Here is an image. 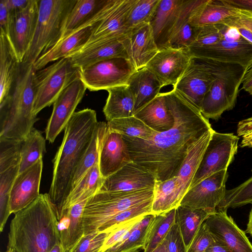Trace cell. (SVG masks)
Returning <instances> with one entry per match:
<instances>
[{
  "label": "cell",
  "instance_id": "cell-1",
  "mask_svg": "<svg viewBox=\"0 0 252 252\" xmlns=\"http://www.w3.org/2000/svg\"><path fill=\"white\" fill-rule=\"evenodd\" d=\"M163 94L173 126L147 140L123 135L131 160L153 174L157 181L175 176L189 147L213 129L200 110L177 91Z\"/></svg>",
  "mask_w": 252,
  "mask_h": 252
},
{
  "label": "cell",
  "instance_id": "cell-2",
  "mask_svg": "<svg viewBox=\"0 0 252 252\" xmlns=\"http://www.w3.org/2000/svg\"><path fill=\"white\" fill-rule=\"evenodd\" d=\"M98 122L94 110L75 112L64 128V136L53 159L52 180L49 192L58 218L71 190L75 171L87 151Z\"/></svg>",
  "mask_w": 252,
  "mask_h": 252
},
{
  "label": "cell",
  "instance_id": "cell-3",
  "mask_svg": "<svg viewBox=\"0 0 252 252\" xmlns=\"http://www.w3.org/2000/svg\"><path fill=\"white\" fill-rule=\"evenodd\" d=\"M8 236L7 250L13 252H50L61 243L57 210L48 193L15 214Z\"/></svg>",
  "mask_w": 252,
  "mask_h": 252
},
{
  "label": "cell",
  "instance_id": "cell-4",
  "mask_svg": "<svg viewBox=\"0 0 252 252\" xmlns=\"http://www.w3.org/2000/svg\"><path fill=\"white\" fill-rule=\"evenodd\" d=\"M35 72L33 64L20 63L9 96L0 103V137L23 141L38 120L33 113Z\"/></svg>",
  "mask_w": 252,
  "mask_h": 252
},
{
  "label": "cell",
  "instance_id": "cell-5",
  "mask_svg": "<svg viewBox=\"0 0 252 252\" xmlns=\"http://www.w3.org/2000/svg\"><path fill=\"white\" fill-rule=\"evenodd\" d=\"M193 58L205 66L214 78L202 101L200 111L206 119L217 121L224 111L235 106L247 68L237 64Z\"/></svg>",
  "mask_w": 252,
  "mask_h": 252
},
{
  "label": "cell",
  "instance_id": "cell-6",
  "mask_svg": "<svg viewBox=\"0 0 252 252\" xmlns=\"http://www.w3.org/2000/svg\"><path fill=\"white\" fill-rule=\"evenodd\" d=\"M76 0H38L34 32L21 63L33 64L59 41L66 18Z\"/></svg>",
  "mask_w": 252,
  "mask_h": 252
},
{
  "label": "cell",
  "instance_id": "cell-7",
  "mask_svg": "<svg viewBox=\"0 0 252 252\" xmlns=\"http://www.w3.org/2000/svg\"><path fill=\"white\" fill-rule=\"evenodd\" d=\"M154 189L131 191H98L87 201L83 215L84 235L97 231L117 214L152 200Z\"/></svg>",
  "mask_w": 252,
  "mask_h": 252
},
{
  "label": "cell",
  "instance_id": "cell-8",
  "mask_svg": "<svg viewBox=\"0 0 252 252\" xmlns=\"http://www.w3.org/2000/svg\"><path fill=\"white\" fill-rule=\"evenodd\" d=\"M80 77V69L68 58L36 71L33 114L37 116L43 109L53 104L63 90Z\"/></svg>",
  "mask_w": 252,
  "mask_h": 252
},
{
  "label": "cell",
  "instance_id": "cell-9",
  "mask_svg": "<svg viewBox=\"0 0 252 252\" xmlns=\"http://www.w3.org/2000/svg\"><path fill=\"white\" fill-rule=\"evenodd\" d=\"M239 140L233 133L213 130L190 188L216 173L227 170L237 153Z\"/></svg>",
  "mask_w": 252,
  "mask_h": 252
},
{
  "label": "cell",
  "instance_id": "cell-10",
  "mask_svg": "<svg viewBox=\"0 0 252 252\" xmlns=\"http://www.w3.org/2000/svg\"><path fill=\"white\" fill-rule=\"evenodd\" d=\"M136 70L129 60L115 58L80 69V79L91 91L107 90L127 85L129 78Z\"/></svg>",
  "mask_w": 252,
  "mask_h": 252
},
{
  "label": "cell",
  "instance_id": "cell-11",
  "mask_svg": "<svg viewBox=\"0 0 252 252\" xmlns=\"http://www.w3.org/2000/svg\"><path fill=\"white\" fill-rule=\"evenodd\" d=\"M38 0H29L24 8L10 12L5 34L20 63L31 43L37 23Z\"/></svg>",
  "mask_w": 252,
  "mask_h": 252
},
{
  "label": "cell",
  "instance_id": "cell-12",
  "mask_svg": "<svg viewBox=\"0 0 252 252\" xmlns=\"http://www.w3.org/2000/svg\"><path fill=\"white\" fill-rule=\"evenodd\" d=\"M86 90L85 85L78 78L63 90L55 100L45 129L46 139L50 143H53L64 129Z\"/></svg>",
  "mask_w": 252,
  "mask_h": 252
},
{
  "label": "cell",
  "instance_id": "cell-13",
  "mask_svg": "<svg viewBox=\"0 0 252 252\" xmlns=\"http://www.w3.org/2000/svg\"><path fill=\"white\" fill-rule=\"evenodd\" d=\"M227 170L216 173L190 188L180 205L215 212L224 198Z\"/></svg>",
  "mask_w": 252,
  "mask_h": 252
},
{
  "label": "cell",
  "instance_id": "cell-14",
  "mask_svg": "<svg viewBox=\"0 0 252 252\" xmlns=\"http://www.w3.org/2000/svg\"><path fill=\"white\" fill-rule=\"evenodd\" d=\"M188 51L192 58L237 64L247 68L252 61V45L242 36L233 39L223 36L212 46Z\"/></svg>",
  "mask_w": 252,
  "mask_h": 252
},
{
  "label": "cell",
  "instance_id": "cell-15",
  "mask_svg": "<svg viewBox=\"0 0 252 252\" xmlns=\"http://www.w3.org/2000/svg\"><path fill=\"white\" fill-rule=\"evenodd\" d=\"M192 58L188 49L169 47L159 50L145 67L163 87L173 86L186 70Z\"/></svg>",
  "mask_w": 252,
  "mask_h": 252
},
{
  "label": "cell",
  "instance_id": "cell-16",
  "mask_svg": "<svg viewBox=\"0 0 252 252\" xmlns=\"http://www.w3.org/2000/svg\"><path fill=\"white\" fill-rule=\"evenodd\" d=\"M218 210L211 214L204 223L215 238L232 252H252V244L245 232L227 214Z\"/></svg>",
  "mask_w": 252,
  "mask_h": 252
},
{
  "label": "cell",
  "instance_id": "cell-17",
  "mask_svg": "<svg viewBox=\"0 0 252 252\" xmlns=\"http://www.w3.org/2000/svg\"><path fill=\"white\" fill-rule=\"evenodd\" d=\"M117 1L76 0L66 18L59 41L82 28L100 22L109 13Z\"/></svg>",
  "mask_w": 252,
  "mask_h": 252
},
{
  "label": "cell",
  "instance_id": "cell-18",
  "mask_svg": "<svg viewBox=\"0 0 252 252\" xmlns=\"http://www.w3.org/2000/svg\"><path fill=\"white\" fill-rule=\"evenodd\" d=\"M214 78L208 69L193 58L174 89L200 110L202 101L209 91Z\"/></svg>",
  "mask_w": 252,
  "mask_h": 252
},
{
  "label": "cell",
  "instance_id": "cell-19",
  "mask_svg": "<svg viewBox=\"0 0 252 252\" xmlns=\"http://www.w3.org/2000/svg\"><path fill=\"white\" fill-rule=\"evenodd\" d=\"M156 183L153 174L132 161L104 179L99 191H131L154 189Z\"/></svg>",
  "mask_w": 252,
  "mask_h": 252
},
{
  "label": "cell",
  "instance_id": "cell-20",
  "mask_svg": "<svg viewBox=\"0 0 252 252\" xmlns=\"http://www.w3.org/2000/svg\"><path fill=\"white\" fill-rule=\"evenodd\" d=\"M185 1L160 0L149 24L159 51L170 47V41Z\"/></svg>",
  "mask_w": 252,
  "mask_h": 252
},
{
  "label": "cell",
  "instance_id": "cell-21",
  "mask_svg": "<svg viewBox=\"0 0 252 252\" xmlns=\"http://www.w3.org/2000/svg\"><path fill=\"white\" fill-rule=\"evenodd\" d=\"M42 169L41 158L31 167L18 174L11 191V214H16L25 208L39 197Z\"/></svg>",
  "mask_w": 252,
  "mask_h": 252
},
{
  "label": "cell",
  "instance_id": "cell-22",
  "mask_svg": "<svg viewBox=\"0 0 252 252\" xmlns=\"http://www.w3.org/2000/svg\"><path fill=\"white\" fill-rule=\"evenodd\" d=\"M131 161L123 135L109 129L107 126L99 155L98 165L102 177L106 178Z\"/></svg>",
  "mask_w": 252,
  "mask_h": 252
},
{
  "label": "cell",
  "instance_id": "cell-23",
  "mask_svg": "<svg viewBox=\"0 0 252 252\" xmlns=\"http://www.w3.org/2000/svg\"><path fill=\"white\" fill-rule=\"evenodd\" d=\"M124 44L128 60L136 70L145 67L159 51L149 24L130 30L124 39Z\"/></svg>",
  "mask_w": 252,
  "mask_h": 252
},
{
  "label": "cell",
  "instance_id": "cell-24",
  "mask_svg": "<svg viewBox=\"0 0 252 252\" xmlns=\"http://www.w3.org/2000/svg\"><path fill=\"white\" fill-rule=\"evenodd\" d=\"M126 34L86 45L66 58H69L72 64L80 69L109 59L123 58L128 60L124 44Z\"/></svg>",
  "mask_w": 252,
  "mask_h": 252
},
{
  "label": "cell",
  "instance_id": "cell-25",
  "mask_svg": "<svg viewBox=\"0 0 252 252\" xmlns=\"http://www.w3.org/2000/svg\"><path fill=\"white\" fill-rule=\"evenodd\" d=\"M137 0H117L106 16L97 25L85 45L126 35L128 15Z\"/></svg>",
  "mask_w": 252,
  "mask_h": 252
},
{
  "label": "cell",
  "instance_id": "cell-26",
  "mask_svg": "<svg viewBox=\"0 0 252 252\" xmlns=\"http://www.w3.org/2000/svg\"><path fill=\"white\" fill-rule=\"evenodd\" d=\"M98 23L82 28L60 40L35 62L33 64L34 69L39 70L51 62L67 57L81 50L90 40Z\"/></svg>",
  "mask_w": 252,
  "mask_h": 252
},
{
  "label": "cell",
  "instance_id": "cell-27",
  "mask_svg": "<svg viewBox=\"0 0 252 252\" xmlns=\"http://www.w3.org/2000/svg\"><path fill=\"white\" fill-rule=\"evenodd\" d=\"M241 11L224 0H205L192 14L190 23L197 28L224 25Z\"/></svg>",
  "mask_w": 252,
  "mask_h": 252
},
{
  "label": "cell",
  "instance_id": "cell-28",
  "mask_svg": "<svg viewBox=\"0 0 252 252\" xmlns=\"http://www.w3.org/2000/svg\"><path fill=\"white\" fill-rule=\"evenodd\" d=\"M134 100V114L154 100L163 87L157 77L146 67L135 71L127 84Z\"/></svg>",
  "mask_w": 252,
  "mask_h": 252
},
{
  "label": "cell",
  "instance_id": "cell-29",
  "mask_svg": "<svg viewBox=\"0 0 252 252\" xmlns=\"http://www.w3.org/2000/svg\"><path fill=\"white\" fill-rule=\"evenodd\" d=\"M213 130L212 129L205 133L189 147L175 175L178 178L180 194L182 199L190 188Z\"/></svg>",
  "mask_w": 252,
  "mask_h": 252
},
{
  "label": "cell",
  "instance_id": "cell-30",
  "mask_svg": "<svg viewBox=\"0 0 252 252\" xmlns=\"http://www.w3.org/2000/svg\"><path fill=\"white\" fill-rule=\"evenodd\" d=\"M19 62L6 34H0V103L9 96L16 78Z\"/></svg>",
  "mask_w": 252,
  "mask_h": 252
},
{
  "label": "cell",
  "instance_id": "cell-31",
  "mask_svg": "<svg viewBox=\"0 0 252 252\" xmlns=\"http://www.w3.org/2000/svg\"><path fill=\"white\" fill-rule=\"evenodd\" d=\"M134 116L158 132L169 130L174 124L173 116L167 107L163 93H160Z\"/></svg>",
  "mask_w": 252,
  "mask_h": 252
},
{
  "label": "cell",
  "instance_id": "cell-32",
  "mask_svg": "<svg viewBox=\"0 0 252 252\" xmlns=\"http://www.w3.org/2000/svg\"><path fill=\"white\" fill-rule=\"evenodd\" d=\"M205 0H186L184 7L174 28L169 47L188 49L195 40L198 28L190 23V18L194 10Z\"/></svg>",
  "mask_w": 252,
  "mask_h": 252
},
{
  "label": "cell",
  "instance_id": "cell-33",
  "mask_svg": "<svg viewBox=\"0 0 252 252\" xmlns=\"http://www.w3.org/2000/svg\"><path fill=\"white\" fill-rule=\"evenodd\" d=\"M106 91L108 96L103 111L107 122L134 116V98L127 85L115 87Z\"/></svg>",
  "mask_w": 252,
  "mask_h": 252
},
{
  "label": "cell",
  "instance_id": "cell-34",
  "mask_svg": "<svg viewBox=\"0 0 252 252\" xmlns=\"http://www.w3.org/2000/svg\"><path fill=\"white\" fill-rule=\"evenodd\" d=\"M178 178L175 176L164 181H157L152 204V214L159 215L176 209L182 200Z\"/></svg>",
  "mask_w": 252,
  "mask_h": 252
},
{
  "label": "cell",
  "instance_id": "cell-35",
  "mask_svg": "<svg viewBox=\"0 0 252 252\" xmlns=\"http://www.w3.org/2000/svg\"><path fill=\"white\" fill-rule=\"evenodd\" d=\"M213 212L181 205L176 209V222L180 229L188 249L201 224Z\"/></svg>",
  "mask_w": 252,
  "mask_h": 252
},
{
  "label": "cell",
  "instance_id": "cell-36",
  "mask_svg": "<svg viewBox=\"0 0 252 252\" xmlns=\"http://www.w3.org/2000/svg\"><path fill=\"white\" fill-rule=\"evenodd\" d=\"M107 129L106 123L98 122L92 141L75 171L71 191L79 184L89 170L98 162L100 144Z\"/></svg>",
  "mask_w": 252,
  "mask_h": 252
},
{
  "label": "cell",
  "instance_id": "cell-37",
  "mask_svg": "<svg viewBox=\"0 0 252 252\" xmlns=\"http://www.w3.org/2000/svg\"><path fill=\"white\" fill-rule=\"evenodd\" d=\"M176 209L155 215L147 232L143 249L152 252L164 239L170 227L175 223Z\"/></svg>",
  "mask_w": 252,
  "mask_h": 252
},
{
  "label": "cell",
  "instance_id": "cell-38",
  "mask_svg": "<svg viewBox=\"0 0 252 252\" xmlns=\"http://www.w3.org/2000/svg\"><path fill=\"white\" fill-rule=\"evenodd\" d=\"M45 152V139L41 132L33 127L22 142L19 174L42 158Z\"/></svg>",
  "mask_w": 252,
  "mask_h": 252
},
{
  "label": "cell",
  "instance_id": "cell-39",
  "mask_svg": "<svg viewBox=\"0 0 252 252\" xmlns=\"http://www.w3.org/2000/svg\"><path fill=\"white\" fill-rule=\"evenodd\" d=\"M154 217L152 214L145 216L122 241L105 252H138L143 249L147 232Z\"/></svg>",
  "mask_w": 252,
  "mask_h": 252
},
{
  "label": "cell",
  "instance_id": "cell-40",
  "mask_svg": "<svg viewBox=\"0 0 252 252\" xmlns=\"http://www.w3.org/2000/svg\"><path fill=\"white\" fill-rule=\"evenodd\" d=\"M104 180L98 162L89 170L79 184L70 192L63 206L79 200L89 199L99 190Z\"/></svg>",
  "mask_w": 252,
  "mask_h": 252
},
{
  "label": "cell",
  "instance_id": "cell-41",
  "mask_svg": "<svg viewBox=\"0 0 252 252\" xmlns=\"http://www.w3.org/2000/svg\"><path fill=\"white\" fill-rule=\"evenodd\" d=\"M109 129L122 135L147 140L158 132L147 126L143 121L134 116L117 119L107 122Z\"/></svg>",
  "mask_w": 252,
  "mask_h": 252
},
{
  "label": "cell",
  "instance_id": "cell-42",
  "mask_svg": "<svg viewBox=\"0 0 252 252\" xmlns=\"http://www.w3.org/2000/svg\"><path fill=\"white\" fill-rule=\"evenodd\" d=\"M19 165L0 173V230L4 229L11 214L10 194L13 183L19 174Z\"/></svg>",
  "mask_w": 252,
  "mask_h": 252
},
{
  "label": "cell",
  "instance_id": "cell-43",
  "mask_svg": "<svg viewBox=\"0 0 252 252\" xmlns=\"http://www.w3.org/2000/svg\"><path fill=\"white\" fill-rule=\"evenodd\" d=\"M248 204H252V176L238 186L226 189L224 198L217 209L227 211Z\"/></svg>",
  "mask_w": 252,
  "mask_h": 252
},
{
  "label": "cell",
  "instance_id": "cell-44",
  "mask_svg": "<svg viewBox=\"0 0 252 252\" xmlns=\"http://www.w3.org/2000/svg\"><path fill=\"white\" fill-rule=\"evenodd\" d=\"M160 0H137L131 9L126 22L129 32L142 24H150Z\"/></svg>",
  "mask_w": 252,
  "mask_h": 252
},
{
  "label": "cell",
  "instance_id": "cell-45",
  "mask_svg": "<svg viewBox=\"0 0 252 252\" xmlns=\"http://www.w3.org/2000/svg\"><path fill=\"white\" fill-rule=\"evenodd\" d=\"M22 142L0 137V173L20 165Z\"/></svg>",
  "mask_w": 252,
  "mask_h": 252
},
{
  "label": "cell",
  "instance_id": "cell-46",
  "mask_svg": "<svg viewBox=\"0 0 252 252\" xmlns=\"http://www.w3.org/2000/svg\"><path fill=\"white\" fill-rule=\"evenodd\" d=\"M153 200L134 206L117 214L101 226L97 231L109 232L120 223L140 216L152 214Z\"/></svg>",
  "mask_w": 252,
  "mask_h": 252
},
{
  "label": "cell",
  "instance_id": "cell-47",
  "mask_svg": "<svg viewBox=\"0 0 252 252\" xmlns=\"http://www.w3.org/2000/svg\"><path fill=\"white\" fill-rule=\"evenodd\" d=\"M223 38L222 25H211L198 28L196 38L188 49L212 46Z\"/></svg>",
  "mask_w": 252,
  "mask_h": 252
},
{
  "label": "cell",
  "instance_id": "cell-48",
  "mask_svg": "<svg viewBox=\"0 0 252 252\" xmlns=\"http://www.w3.org/2000/svg\"><path fill=\"white\" fill-rule=\"evenodd\" d=\"M109 233L96 231L84 235L69 252H100Z\"/></svg>",
  "mask_w": 252,
  "mask_h": 252
},
{
  "label": "cell",
  "instance_id": "cell-49",
  "mask_svg": "<svg viewBox=\"0 0 252 252\" xmlns=\"http://www.w3.org/2000/svg\"><path fill=\"white\" fill-rule=\"evenodd\" d=\"M145 216H140L135 219L119 224L115 227L106 238L101 249L100 252H105L107 250L122 241L132 228Z\"/></svg>",
  "mask_w": 252,
  "mask_h": 252
},
{
  "label": "cell",
  "instance_id": "cell-50",
  "mask_svg": "<svg viewBox=\"0 0 252 252\" xmlns=\"http://www.w3.org/2000/svg\"><path fill=\"white\" fill-rule=\"evenodd\" d=\"M223 25L234 28L242 37L252 45V13L242 10L239 15Z\"/></svg>",
  "mask_w": 252,
  "mask_h": 252
},
{
  "label": "cell",
  "instance_id": "cell-51",
  "mask_svg": "<svg viewBox=\"0 0 252 252\" xmlns=\"http://www.w3.org/2000/svg\"><path fill=\"white\" fill-rule=\"evenodd\" d=\"M214 240V236L204 222L191 241L188 252H205Z\"/></svg>",
  "mask_w": 252,
  "mask_h": 252
},
{
  "label": "cell",
  "instance_id": "cell-52",
  "mask_svg": "<svg viewBox=\"0 0 252 252\" xmlns=\"http://www.w3.org/2000/svg\"><path fill=\"white\" fill-rule=\"evenodd\" d=\"M164 240L169 252H188L180 229L176 222L170 227Z\"/></svg>",
  "mask_w": 252,
  "mask_h": 252
},
{
  "label": "cell",
  "instance_id": "cell-53",
  "mask_svg": "<svg viewBox=\"0 0 252 252\" xmlns=\"http://www.w3.org/2000/svg\"><path fill=\"white\" fill-rule=\"evenodd\" d=\"M10 12L8 9L4 0L0 1V33H6Z\"/></svg>",
  "mask_w": 252,
  "mask_h": 252
},
{
  "label": "cell",
  "instance_id": "cell-54",
  "mask_svg": "<svg viewBox=\"0 0 252 252\" xmlns=\"http://www.w3.org/2000/svg\"><path fill=\"white\" fill-rule=\"evenodd\" d=\"M252 132V117L240 121L237 125V136L244 135Z\"/></svg>",
  "mask_w": 252,
  "mask_h": 252
},
{
  "label": "cell",
  "instance_id": "cell-55",
  "mask_svg": "<svg viewBox=\"0 0 252 252\" xmlns=\"http://www.w3.org/2000/svg\"><path fill=\"white\" fill-rule=\"evenodd\" d=\"M242 89L252 95V61L244 75Z\"/></svg>",
  "mask_w": 252,
  "mask_h": 252
},
{
  "label": "cell",
  "instance_id": "cell-56",
  "mask_svg": "<svg viewBox=\"0 0 252 252\" xmlns=\"http://www.w3.org/2000/svg\"><path fill=\"white\" fill-rule=\"evenodd\" d=\"M230 5L252 13V0H224Z\"/></svg>",
  "mask_w": 252,
  "mask_h": 252
},
{
  "label": "cell",
  "instance_id": "cell-57",
  "mask_svg": "<svg viewBox=\"0 0 252 252\" xmlns=\"http://www.w3.org/2000/svg\"><path fill=\"white\" fill-rule=\"evenodd\" d=\"M29 0H4L5 4L10 12L21 9L25 7Z\"/></svg>",
  "mask_w": 252,
  "mask_h": 252
},
{
  "label": "cell",
  "instance_id": "cell-58",
  "mask_svg": "<svg viewBox=\"0 0 252 252\" xmlns=\"http://www.w3.org/2000/svg\"><path fill=\"white\" fill-rule=\"evenodd\" d=\"M205 252H232L220 241L215 238L214 241Z\"/></svg>",
  "mask_w": 252,
  "mask_h": 252
},
{
  "label": "cell",
  "instance_id": "cell-59",
  "mask_svg": "<svg viewBox=\"0 0 252 252\" xmlns=\"http://www.w3.org/2000/svg\"><path fill=\"white\" fill-rule=\"evenodd\" d=\"M240 146L244 147H252V132L242 136Z\"/></svg>",
  "mask_w": 252,
  "mask_h": 252
},
{
  "label": "cell",
  "instance_id": "cell-60",
  "mask_svg": "<svg viewBox=\"0 0 252 252\" xmlns=\"http://www.w3.org/2000/svg\"><path fill=\"white\" fill-rule=\"evenodd\" d=\"M152 252H169L164 239Z\"/></svg>",
  "mask_w": 252,
  "mask_h": 252
},
{
  "label": "cell",
  "instance_id": "cell-61",
  "mask_svg": "<svg viewBox=\"0 0 252 252\" xmlns=\"http://www.w3.org/2000/svg\"><path fill=\"white\" fill-rule=\"evenodd\" d=\"M246 232L250 234L252 236V207L250 212L249 220Z\"/></svg>",
  "mask_w": 252,
  "mask_h": 252
},
{
  "label": "cell",
  "instance_id": "cell-62",
  "mask_svg": "<svg viewBox=\"0 0 252 252\" xmlns=\"http://www.w3.org/2000/svg\"><path fill=\"white\" fill-rule=\"evenodd\" d=\"M50 252H64L61 243L57 244Z\"/></svg>",
  "mask_w": 252,
  "mask_h": 252
},
{
  "label": "cell",
  "instance_id": "cell-63",
  "mask_svg": "<svg viewBox=\"0 0 252 252\" xmlns=\"http://www.w3.org/2000/svg\"><path fill=\"white\" fill-rule=\"evenodd\" d=\"M13 252L8 250H7L6 251H5L4 252Z\"/></svg>",
  "mask_w": 252,
  "mask_h": 252
}]
</instances>
